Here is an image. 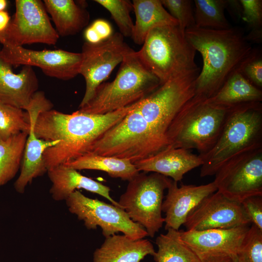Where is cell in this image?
<instances>
[{
  "mask_svg": "<svg viewBox=\"0 0 262 262\" xmlns=\"http://www.w3.org/2000/svg\"><path fill=\"white\" fill-rule=\"evenodd\" d=\"M140 101L104 115L79 110L67 114L53 109L40 113L34 126L37 137L47 141H59L44 152L43 160L47 171L89 152L104 132L136 108Z\"/></svg>",
  "mask_w": 262,
  "mask_h": 262,
  "instance_id": "6da1fadb",
  "label": "cell"
},
{
  "mask_svg": "<svg viewBox=\"0 0 262 262\" xmlns=\"http://www.w3.org/2000/svg\"><path fill=\"white\" fill-rule=\"evenodd\" d=\"M184 34L202 57V69L195 82V96L203 99L214 96L256 51L238 28L215 30L195 26L186 29Z\"/></svg>",
  "mask_w": 262,
  "mask_h": 262,
  "instance_id": "7a4b0ae2",
  "label": "cell"
},
{
  "mask_svg": "<svg viewBox=\"0 0 262 262\" xmlns=\"http://www.w3.org/2000/svg\"><path fill=\"white\" fill-rule=\"evenodd\" d=\"M262 147L261 102L240 105L229 109L213 147L199 156L203 161L200 176L215 175L229 160L244 152Z\"/></svg>",
  "mask_w": 262,
  "mask_h": 262,
  "instance_id": "3957f363",
  "label": "cell"
},
{
  "mask_svg": "<svg viewBox=\"0 0 262 262\" xmlns=\"http://www.w3.org/2000/svg\"><path fill=\"white\" fill-rule=\"evenodd\" d=\"M160 85L132 49L121 63L115 79L101 83L88 102L78 110L93 115L113 112L141 100Z\"/></svg>",
  "mask_w": 262,
  "mask_h": 262,
  "instance_id": "277c9868",
  "label": "cell"
},
{
  "mask_svg": "<svg viewBox=\"0 0 262 262\" xmlns=\"http://www.w3.org/2000/svg\"><path fill=\"white\" fill-rule=\"evenodd\" d=\"M196 52L178 25H164L148 32L136 53L161 85L199 70L195 61Z\"/></svg>",
  "mask_w": 262,
  "mask_h": 262,
  "instance_id": "5b68a950",
  "label": "cell"
},
{
  "mask_svg": "<svg viewBox=\"0 0 262 262\" xmlns=\"http://www.w3.org/2000/svg\"><path fill=\"white\" fill-rule=\"evenodd\" d=\"M139 105L104 132L89 152L134 164L170 147L152 131L138 110Z\"/></svg>",
  "mask_w": 262,
  "mask_h": 262,
  "instance_id": "8992f818",
  "label": "cell"
},
{
  "mask_svg": "<svg viewBox=\"0 0 262 262\" xmlns=\"http://www.w3.org/2000/svg\"><path fill=\"white\" fill-rule=\"evenodd\" d=\"M229 110L215 107L195 96L184 106L168 133L171 147L206 153L214 145Z\"/></svg>",
  "mask_w": 262,
  "mask_h": 262,
  "instance_id": "52a82bcc",
  "label": "cell"
},
{
  "mask_svg": "<svg viewBox=\"0 0 262 262\" xmlns=\"http://www.w3.org/2000/svg\"><path fill=\"white\" fill-rule=\"evenodd\" d=\"M199 70L171 79L142 99L138 110L154 132L171 147L168 133L180 112L195 95Z\"/></svg>",
  "mask_w": 262,
  "mask_h": 262,
  "instance_id": "ba28073f",
  "label": "cell"
},
{
  "mask_svg": "<svg viewBox=\"0 0 262 262\" xmlns=\"http://www.w3.org/2000/svg\"><path fill=\"white\" fill-rule=\"evenodd\" d=\"M172 180L159 173H139L129 181L118 204L129 217L143 227L153 238L162 227L164 192Z\"/></svg>",
  "mask_w": 262,
  "mask_h": 262,
  "instance_id": "9c48e42d",
  "label": "cell"
},
{
  "mask_svg": "<svg viewBox=\"0 0 262 262\" xmlns=\"http://www.w3.org/2000/svg\"><path fill=\"white\" fill-rule=\"evenodd\" d=\"M68 211L83 222L88 229L100 227L105 237L121 232L133 239L148 236L145 229L133 222L123 209L88 197L76 190L65 200Z\"/></svg>",
  "mask_w": 262,
  "mask_h": 262,
  "instance_id": "30bf717a",
  "label": "cell"
},
{
  "mask_svg": "<svg viewBox=\"0 0 262 262\" xmlns=\"http://www.w3.org/2000/svg\"><path fill=\"white\" fill-rule=\"evenodd\" d=\"M215 176L217 191L231 200L262 196V147L231 158Z\"/></svg>",
  "mask_w": 262,
  "mask_h": 262,
  "instance_id": "8fae6325",
  "label": "cell"
},
{
  "mask_svg": "<svg viewBox=\"0 0 262 262\" xmlns=\"http://www.w3.org/2000/svg\"><path fill=\"white\" fill-rule=\"evenodd\" d=\"M132 50L124 41V36L118 32L96 44L84 43L79 74L84 78L86 89L79 108L88 102L96 88Z\"/></svg>",
  "mask_w": 262,
  "mask_h": 262,
  "instance_id": "7c38bea8",
  "label": "cell"
},
{
  "mask_svg": "<svg viewBox=\"0 0 262 262\" xmlns=\"http://www.w3.org/2000/svg\"><path fill=\"white\" fill-rule=\"evenodd\" d=\"M16 12L6 30L0 33L2 45L22 46L33 43L54 45L59 38L39 0H16Z\"/></svg>",
  "mask_w": 262,
  "mask_h": 262,
  "instance_id": "4fadbf2b",
  "label": "cell"
},
{
  "mask_svg": "<svg viewBox=\"0 0 262 262\" xmlns=\"http://www.w3.org/2000/svg\"><path fill=\"white\" fill-rule=\"evenodd\" d=\"M0 57L12 66H28L40 68L46 75L62 80L72 79L79 74L81 52L63 49L34 50L23 46L2 45Z\"/></svg>",
  "mask_w": 262,
  "mask_h": 262,
  "instance_id": "5bb4252c",
  "label": "cell"
},
{
  "mask_svg": "<svg viewBox=\"0 0 262 262\" xmlns=\"http://www.w3.org/2000/svg\"><path fill=\"white\" fill-rule=\"evenodd\" d=\"M52 106L44 93L38 91L33 95L30 105L26 111L30 129L25 144L20 172L14 184L15 189L19 194L24 193L27 185L33 179L47 172L43 160L44 152L59 142L58 140L47 141L41 139L37 137L34 131L35 122L38 114L52 109Z\"/></svg>",
  "mask_w": 262,
  "mask_h": 262,
  "instance_id": "9a60e30c",
  "label": "cell"
},
{
  "mask_svg": "<svg viewBox=\"0 0 262 262\" xmlns=\"http://www.w3.org/2000/svg\"><path fill=\"white\" fill-rule=\"evenodd\" d=\"M251 224L241 203L231 200L217 191L198 205L183 225L186 230H202L229 229Z\"/></svg>",
  "mask_w": 262,
  "mask_h": 262,
  "instance_id": "2e32d148",
  "label": "cell"
},
{
  "mask_svg": "<svg viewBox=\"0 0 262 262\" xmlns=\"http://www.w3.org/2000/svg\"><path fill=\"white\" fill-rule=\"evenodd\" d=\"M249 226L229 229L180 230L181 240L199 257L240 253Z\"/></svg>",
  "mask_w": 262,
  "mask_h": 262,
  "instance_id": "e0dca14e",
  "label": "cell"
},
{
  "mask_svg": "<svg viewBox=\"0 0 262 262\" xmlns=\"http://www.w3.org/2000/svg\"><path fill=\"white\" fill-rule=\"evenodd\" d=\"M162 204L165 229L179 230L188 215L207 196L217 191L213 182L200 185L182 184L172 180Z\"/></svg>",
  "mask_w": 262,
  "mask_h": 262,
  "instance_id": "ac0fdd59",
  "label": "cell"
},
{
  "mask_svg": "<svg viewBox=\"0 0 262 262\" xmlns=\"http://www.w3.org/2000/svg\"><path fill=\"white\" fill-rule=\"evenodd\" d=\"M38 81L32 66H24L15 73L12 66L0 57V101L26 111L37 91Z\"/></svg>",
  "mask_w": 262,
  "mask_h": 262,
  "instance_id": "d6986e66",
  "label": "cell"
},
{
  "mask_svg": "<svg viewBox=\"0 0 262 262\" xmlns=\"http://www.w3.org/2000/svg\"><path fill=\"white\" fill-rule=\"evenodd\" d=\"M203 163L199 155L189 150L169 147L133 164L139 172L159 173L178 182L186 173Z\"/></svg>",
  "mask_w": 262,
  "mask_h": 262,
  "instance_id": "ffe728a7",
  "label": "cell"
},
{
  "mask_svg": "<svg viewBox=\"0 0 262 262\" xmlns=\"http://www.w3.org/2000/svg\"><path fill=\"white\" fill-rule=\"evenodd\" d=\"M47 173L51 182L49 193L55 201L66 200L77 189H83L100 195L122 208L110 196L109 187L82 175L76 169L61 164L48 170Z\"/></svg>",
  "mask_w": 262,
  "mask_h": 262,
  "instance_id": "44dd1931",
  "label": "cell"
},
{
  "mask_svg": "<svg viewBox=\"0 0 262 262\" xmlns=\"http://www.w3.org/2000/svg\"><path fill=\"white\" fill-rule=\"evenodd\" d=\"M156 251L147 239H131L125 235L115 234L105 239L94 253L93 262H140Z\"/></svg>",
  "mask_w": 262,
  "mask_h": 262,
  "instance_id": "7402d4cb",
  "label": "cell"
},
{
  "mask_svg": "<svg viewBox=\"0 0 262 262\" xmlns=\"http://www.w3.org/2000/svg\"><path fill=\"white\" fill-rule=\"evenodd\" d=\"M47 13L51 16L58 35L67 36L81 31L88 23L89 14L84 2L73 0H45Z\"/></svg>",
  "mask_w": 262,
  "mask_h": 262,
  "instance_id": "603a6c76",
  "label": "cell"
},
{
  "mask_svg": "<svg viewBox=\"0 0 262 262\" xmlns=\"http://www.w3.org/2000/svg\"><path fill=\"white\" fill-rule=\"evenodd\" d=\"M204 100L215 107L229 110L246 103L261 102L262 91L240 72H237L226 82L214 96Z\"/></svg>",
  "mask_w": 262,
  "mask_h": 262,
  "instance_id": "cb8c5ba5",
  "label": "cell"
},
{
  "mask_svg": "<svg viewBox=\"0 0 262 262\" xmlns=\"http://www.w3.org/2000/svg\"><path fill=\"white\" fill-rule=\"evenodd\" d=\"M132 3L136 21L131 38L137 45H142L148 32L156 27L178 25L177 20L167 11L161 0H133Z\"/></svg>",
  "mask_w": 262,
  "mask_h": 262,
  "instance_id": "d4e9b609",
  "label": "cell"
},
{
  "mask_svg": "<svg viewBox=\"0 0 262 262\" xmlns=\"http://www.w3.org/2000/svg\"><path fill=\"white\" fill-rule=\"evenodd\" d=\"M64 165L77 170L90 169L105 172L110 177L130 181L139 173L130 161L87 152Z\"/></svg>",
  "mask_w": 262,
  "mask_h": 262,
  "instance_id": "484cf974",
  "label": "cell"
},
{
  "mask_svg": "<svg viewBox=\"0 0 262 262\" xmlns=\"http://www.w3.org/2000/svg\"><path fill=\"white\" fill-rule=\"evenodd\" d=\"M156 239L158 250L153 256L156 262H201L200 259L181 239L180 231L167 229Z\"/></svg>",
  "mask_w": 262,
  "mask_h": 262,
  "instance_id": "4316f807",
  "label": "cell"
},
{
  "mask_svg": "<svg viewBox=\"0 0 262 262\" xmlns=\"http://www.w3.org/2000/svg\"><path fill=\"white\" fill-rule=\"evenodd\" d=\"M28 133L22 132L6 140L0 139V187L20 169Z\"/></svg>",
  "mask_w": 262,
  "mask_h": 262,
  "instance_id": "83f0119b",
  "label": "cell"
},
{
  "mask_svg": "<svg viewBox=\"0 0 262 262\" xmlns=\"http://www.w3.org/2000/svg\"><path fill=\"white\" fill-rule=\"evenodd\" d=\"M196 27L215 30L230 28L225 16L228 5L226 0H195Z\"/></svg>",
  "mask_w": 262,
  "mask_h": 262,
  "instance_id": "f1b7e54d",
  "label": "cell"
},
{
  "mask_svg": "<svg viewBox=\"0 0 262 262\" xmlns=\"http://www.w3.org/2000/svg\"><path fill=\"white\" fill-rule=\"evenodd\" d=\"M27 112L0 101V139L6 140L22 132L29 133Z\"/></svg>",
  "mask_w": 262,
  "mask_h": 262,
  "instance_id": "f546056e",
  "label": "cell"
},
{
  "mask_svg": "<svg viewBox=\"0 0 262 262\" xmlns=\"http://www.w3.org/2000/svg\"><path fill=\"white\" fill-rule=\"evenodd\" d=\"M110 13L120 33L126 37L132 34L133 22L130 16L133 11L132 3L129 0H95Z\"/></svg>",
  "mask_w": 262,
  "mask_h": 262,
  "instance_id": "4dcf8cb0",
  "label": "cell"
},
{
  "mask_svg": "<svg viewBox=\"0 0 262 262\" xmlns=\"http://www.w3.org/2000/svg\"><path fill=\"white\" fill-rule=\"evenodd\" d=\"M170 15L177 21L180 30L184 33L186 29L196 26L191 0H161Z\"/></svg>",
  "mask_w": 262,
  "mask_h": 262,
  "instance_id": "1f68e13d",
  "label": "cell"
},
{
  "mask_svg": "<svg viewBox=\"0 0 262 262\" xmlns=\"http://www.w3.org/2000/svg\"><path fill=\"white\" fill-rule=\"evenodd\" d=\"M240 254L246 262H262V230L251 224Z\"/></svg>",
  "mask_w": 262,
  "mask_h": 262,
  "instance_id": "d6a6232c",
  "label": "cell"
},
{
  "mask_svg": "<svg viewBox=\"0 0 262 262\" xmlns=\"http://www.w3.org/2000/svg\"><path fill=\"white\" fill-rule=\"evenodd\" d=\"M242 19L251 28V36H261L262 25V0H240Z\"/></svg>",
  "mask_w": 262,
  "mask_h": 262,
  "instance_id": "836d02e7",
  "label": "cell"
},
{
  "mask_svg": "<svg viewBox=\"0 0 262 262\" xmlns=\"http://www.w3.org/2000/svg\"><path fill=\"white\" fill-rule=\"evenodd\" d=\"M240 72L252 84L260 89L262 87V58L261 53L256 50L246 62Z\"/></svg>",
  "mask_w": 262,
  "mask_h": 262,
  "instance_id": "e575fe53",
  "label": "cell"
},
{
  "mask_svg": "<svg viewBox=\"0 0 262 262\" xmlns=\"http://www.w3.org/2000/svg\"><path fill=\"white\" fill-rule=\"evenodd\" d=\"M241 204L251 224L262 230V196L247 197Z\"/></svg>",
  "mask_w": 262,
  "mask_h": 262,
  "instance_id": "d590c367",
  "label": "cell"
},
{
  "mask_svg": "<svg viewBox=\"0 0 262 262\" xmlns=\"http://www.w3.org/2000/svg\"><path fill=\"white\" fill-rule=\"evenodd\" d=\"M102 40L110 37L114 33L112 26L107 20L99 18L95 20L91 25Z\"/></svg>",
  "mask_w": 262,
  "mask_h": 262,
  "instance_id": "8d00e7d4",
  "label": "cell"
},
{
  "mask_svg": "<svg viewBox=\"0 0 262 262\" xmlns=\"http://www.w3.org/2000/svg\"><path fill=\"white\" fill-rule=\"evenodd\" d=\"M86 42L91 44H96L102 41L94 29L90 25L84 31Z\"/></svg>",
  "mask_w": 262,
  "mask_h": 262,
  "instance_id": "74e56055",
  "label": "cell"
},
{
  "mask_svg": "<svg viewBox=\"0 0 262 262\" xmlns=\"http://www.w3.org/2000/svg\"><path fill=\"white\" fill-rule=\"evenodd\" d=\"M200 260L201 262H233L232 256L226 254L208 256Z\"/></svg>",
  "mask_w": 262,
  "mask_h": 262,
  "instance_id": "f35d334b",
  "label": "cell"
},
{
  "mask_svg": "<svg viewBox=\"0 0 262 262\" xmlns=\"http://www.w3.org/2000/svg\"><path fill=\"white\" fill-rule=\"evenodd\" d=\"M11 20L9 14L6 11L0 12V33L7 28Z\"/></svg>",
  "mask_w": 262,
  "mask_h": 262,
  "instance_id": "ab89813d",
  "label": "cell"
},
{
  "mask_svg": "<svg viewBox=\"0 0 262 262\" xmlns=\"http://www.w3.org/2000/svg\"><path fill=\"white\" fill-rule=\"evenodd\" d=\"M232 258L233 262H246L240 254L232 255Z\"/></svg>",
  "mask_w": 262,
  "mask_h": 262,
  "instance_id": "60d3db41",
  "label": "cell"
},
{
  "mask_svg": "<svg viewBox=\"0 0 262 262\" xmlns=\"http://www.w3.org/2000/svg\"><path fill=\"white\" fill-rule=\"evenodd\" d=\"M7 1L6 0H0V12L5 11L7 6Z\"/></svg>",
  "mask_w": 262,
  "mask_h": 262,
  "instance_id": "b9f144b4",
  "label": "cell"
},
{
  "mask_svg": "<svg viewBox=\"0 0 262 262\" xmlns=\"http://www.w3.org/2000/svg\"><path fill=\"white\" fill-rule=\"evenodd\" d=\"M2 42H3V39L1 37V34H0V43L2 44Z\"/></svg>",
  "mask_w": 262,
  "mask_h": 262,
  "instance_id": "7bdbcfd3",
  "label": "cell"
},
{
  "mask_svg": "<svg viewBox=\"0 0 262 262\" xmlns=\"http://www.w3.org/2000/svg\"></svg>",
  "mask_w": 262,
  "mask_h": 262,
  "instance_id": "ee69618b",
  "label": "cell"
}]
</instances>
